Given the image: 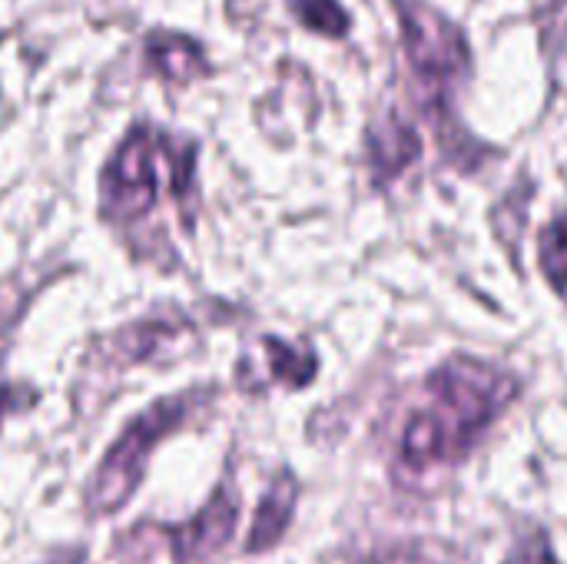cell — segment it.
<instances>
[{"label":"cell","mask_w":567,"mask_h":564,"mask_svg":"<svg viewBox=\"0 0 567 564\" xmlns=\"http://www.w3.org/2000/svg\"><path fill=\"white\" fill-rule=\"evenodd\" d=\"M53 564H83V555H66V558H60V562Z\"/></svg>","instance_id":"obj_11"},{"label":"cell","mask_w":567,"mask_h":564,"mask_svg":"<svg viewBox=\"0 0 567 564\" xmlns=\"http://www.w3.org/2000/svg\"><path fill=\"white\" fill-rule=\"evenodd\" d=\"M292 7H296V13H299L309 27H316V30H322V33L339 37V33H346V27H349L346 10H342L336 0H292Z\"/></svg>","instance_id":"obj_9"},{"label":"cell","mask_w":567,"mask_h":564,"mask_svg":"<svg viewBox=\"0 0 567 564\" xmlns=\"http://www.w3.org/2000/svg\"><path fill=\"white\" fill-rule=\"evenodd\" d=\"M269 359H272V376L282 379V382H292V386L306 382L312 376V369H316V362L309 356L292 352L282 342H269Z\"/></svg>","instance_id":"obj_10"},{"label":"cell","mask_w":567,"mask_h":564,"mask_svg":"<svg viewBox=\"0 0 567 564\" xmlns=\"http://www.w3.org/2000/svg\"><path fill=\"white\" fill-rule=\"evenodd\" d=\"M193 193V146L169 133L133 130L103 170V216L116 226L143 223L156 206H183Z\"/></svg>","instance_id":"obj_2"},{"label":"cell","mask_w":567,"mask_h":564,"mask_svg":"<svg viewBox=\"0 0 567 564\" xmlns=\"http://www.w3.org/2000/svg\"><path fill=\"white\" fill-rule=\"evenodd\" d=\"M239 519V505L236 499L223 489L216 492V499L186 525L169 532V545H173V558L176 564H209L223 555V548L233 539Z\"/></svg>","instance_id":"obj_5"},{"label":"cell","mask_w":567,"mask_h":564,"mask_svg":"<svg viewBox=\"0 0 567 564\" xmlns=\"http://www.w3.org/2000/svg\"><path fill=\"white\" fill-rule=\"evenodd\" d=\"M193 399L196 396H173V399H163L156 406H150L146 412H140L126 429L123 435L110 445L106 459L100 462V469L93 472L86 492H83V505H86V515L100 519V515H113L120 512L133 492L140 489L143 475H146V465H150V452L173 432L186 422L189 409H193Z\"/></svg>","instance_id":"obj_3"},{"label":"cell","mask_w":567,"mask_h":564,"mask_svg":"<svg viewBox=\"0 0 567 564\" xmlns=\"http://www.w3.org/2000/svg\"><path fill=\"white\" fill-rule=\"evenodd\" d=\"M538 256H542V269H545L548 283L558 293H567V213L545 226Z\"/></svg>","instance_id":"obj_8"},{"label":"cell","mask_w":567,"mask_h":564,"mask_svg":"<svg viewBox=\"0 0 567 564\" xmlns=\"http://www.w3.org/2000/svg\"><path fill=\"white\" fill-rule=\"evenodd\" d=\"M296 492H299V489H296L292 475H279V479L269 485V492H266V499H262V505H259V512H256L249 542H246L249 552H262V548H269V545L279 542V535L286 532V525H289V519H292Z\"/></svg>","instance_id":"obj_6"},{"label":"cell","mask_w":567,"mask_h":564,"mask_svg":"<svg viewBox=\"0 0 567 564\" xmlns=\"http://www.w3.org/2000/svg\"><path fill=\"white\" fill-rule=\"evenodd\" d=\"M515 379L478 359H452L429 379V402L402 432V459L415 469L462 459L515 396Z\"/></svg>","instance_id":"obj_1"},{"label":"cell","mask_w":567,"mask_h":564,"mask_svg":"<svg viewBox=\"0 0 567 564\" xmlns=\"http://www.w3.org/2000/svg\"><path fill=\"white\" fill-rule=\"evenodd\" d=\"M405 43L409 60L425 83H445L458 76L468 63V47L462 30L425 3H405Z\"/></svg>","instance_id":"obj_4"},{"label":"cell","mask_w":567,"mask_h":564,"mask_svg":"<svg viewBox=\"0 0 567 564\" xmlns=\"http://www.w3.org/2000/svg\"><path fill=\"white\" fill-rule=\"evenodd\" d=\"M372 156H375V166L382 170V176H392L419 156V136L412 133V126L385 120L382 133L372 140Z\"/></svg>","instance_id":"obj_7"}]
</instances>
